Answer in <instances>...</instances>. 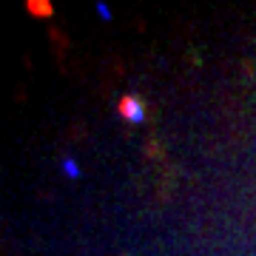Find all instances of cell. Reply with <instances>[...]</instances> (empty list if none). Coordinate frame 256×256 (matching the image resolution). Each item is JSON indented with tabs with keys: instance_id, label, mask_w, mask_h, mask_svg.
<instances>
[{
	"instance_id": "3957f363",
	"label": "cell",
	"mask_w": 256,
	"mask_h": 256,
	"mask_svg": "<svg viewBox=\"0 0 256 256\" xmlns=\"http://www.w3.org/2000/svg\"><path fill=\"white\" fill-rule=\"evenodd\" d=\"M97 12H100V14H102V18H106V20L111 18V12H108V6H102V3H100V6H97Z\"/></svg>"
},
{
	"instance_id": "7a4b0ae2",
	"label": "cell",
	"mask_w": 256,
	"mask_h": 256,
	"mask_svg": "<svg viewBox=\"0 0 256 256\" xmlns=\"http://www.w3.org/2000/svg\"><path fill=\"white\" fill-rule=\"evenodd\" d=\"M63 168H66V174H68V176H77V174H80V171H77V165H74L72 160H66Z\"/></svg>"
},
{
	"instance_id": "6da1fadb",
	"label": "cell",
	"mask_w": 256,
	"mask_h": 256,
	"mask_svg": "<svg viewBox=\"0 0 256 256\" xmlns=\"http://www.w3.org/2000/svg\"><path fill=\"white\" fill-rule=\"evenodd\" d=\"M120 111H122V117L131 120V122H142V120H146V108H142V102H140L137 97H122Z\"/></svg>"
}]
</instances>
